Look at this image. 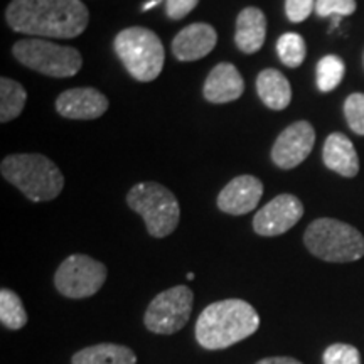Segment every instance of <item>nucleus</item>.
I'll use <instances>...</instances> for the list:
<instances>
[{
  "label": "nucleus",
  "instance_id": "25",
  "mask_svg": "<svg viewBox=\"0 0 364 364\" xmlns=\"http://www.w3.org/2000/svg\"><path fill=\"white\" fill-rule=\"evenodd\" d=\"M324 364H361V354L351 344H332L322 356Z\"/></svg>",
  "mask_w": 364,
  "mask_h": 364
},
{
  "label": "nucleus",
  "instance_id": "9",
  "mask_svg": "<svg viewBox=\"0 0 364 364\" xmlns=\"http://www.w3.org/2000/svg\"><path fill=\"white\" fill-rule=\"evenodd\" d=\"M107 280V267L88 255H71L59 265L54 275L58 292L68 299L91 297Z\"/></svg>",
  "mask_w": 364,
  "mask_h": 364
},
{
  "label": "nucleus",
  "instance_id": "29",
  "mask_svg": "<svg viewBox=\"0 0 364 364\" xmlns=\"http://www.w3.org/2000/svg\"><path fill=\"white\" fill-rule=\"evenodd\" d=\"M255 364H302L297 359L294 358H285V356H277V358H265V359H260L258 363Z\"/></svg>",
  "mask_w": 364,
  "mask_h": 364
},
{
  "label": "nucleus",
  "instance_id": "30",
  "mask_svg": "<svg viewBox=\"0 0 364 364\" xmlns=\"http://www.w3.org/2000/svg\"><path fill=\"white\" fill-rule=\"evenodd\" d=\"M161 2H162V0H150V2L144 4V6H142V11H150V9L156 7V6H159V4H161Z\"/></svg>",
  "mask_w": 364,
  "mask_h": 364
},
{
  "label": "nucleus",
  "instance_id": "18",
  "mask_svg": "<svg viewBox=\"0 0 364 364\" xmlns=\"http://www.w3.org/2000/svg\"><path fill=\"white\" fill-rule=\"evenodd\" d=\"M258 97L270 110H285L292 102V86L279 70H263L257 78Z\"/></svg>",
  "mask_w": 364,
  "mask_h": 364
},
{
  "label": "nucleus",
  "instance_id": "17",
  "mask_svg": "<svg viewBox=\"0 0 364 364\" xmlns=\"http://www.w3.org/2000/svg\"><path fill=\"white\" fill-rule=\"evenodd\" d=\"M267 38V17L258 7H247L236 19L235 43L245 54H255L263 48Z\"/></svg>",
  "mask_w": 364,
  "mask_h": 364
},
{
  "label": "nucleus",
  "instance_id": "27",
  "mask_svg": "<svg viewBox=\"0 0 364 364\" xmlns=\"http://www.w3.org/2000/svg\"><path fill=\"white\" fill-rule=\"evenodd\" d=\"M316 11V0H285V14L290 22L299 24Z\"/></svg>",
  "mask_w": 364,
  "mask_h": 364
},
{
  "label": "nucleus",
  "instance_id": "6",
  "mask_svg": "<svg viewBox=\"0 0 364 364\" xmlns=\"http://www.w3.org/2000/svg\"><path fill=\"white\" fill-rule=\"evenodd\" d=\"M127 204L144 218L154 238H166L176 231L181 220L179 201L159 182H139L127 194Z\"/></svg>",
  "mask_w": 364,
  "mask_h": 364
},
{
  "label": "nucleus",
  "instance_id": "23",
  "mask_svg": "<svg viewBox=\"0 0 364 364\" xmlns=\"http://www.w3.org/2000/svg\"><path fill=\"white\" fill-rule=\"evenodd\" d=\"M277 54L280 61L289 68H299L307 56V46L297 33H285L277 41Z\"/></svg>",
  "mask_w": 364,
  "mask_h": 364
},
{
  "label": "nucleus",
  "instance_id": "20",
  "mask_svg": "<svg viewBox=\"0 0 364 364\" xmlns=\"http://www.w3.org/2000/svg\"><path fill=\"white\" fill-rule=\"evenodd\" d=\"M26 102L27 93L24 86L4 76L0 80V122L7 124L19 117L24 110Z\"/></svg>",
  "mask_w": 364,
  "mask_h": 364
},
{
  "label": "nucleus",
  "instance_id": "10",
  "mask_svg": "<svg viewBox=\"0 0 364 364\" xmlns=\"http://www.w3.org/2000/svg\"><path fill=\"white\" fill-rule=\"evenodd\" d=\"M316 144V130L306 120L295 122L282 132L272 149V161L280 169L289 171L311 156Z\"/></svg>",
  "mask_w": 364,
  "mask_h": 364
},
{
  "label": "nucleus",
  "instance_id": "19",
  "mask_svg": "<svg viewBox=\"0 0 364 364\" xmlns=\"http://www.w3.org/2000/svg\"><path fill=\"white\" fill-rule=\"evenodd\" d=\"M71 364H136V356L127 346L103 343L81 349Z\"/></svg>",
  "mask_w": 364,
  "mask_h": 364
},
{
  "label": "nucleus",
  "instance_id": "14",
  "mask_svg": "<svg viewBox=\"0 0 364 364\" xmlns=\"http://www.w3.org/2000/svg\"><path fill=\"white\" fill-rule=\"evenodd\" d=\"M218 34L213 26L196 22L181 31L172 41V54L182 63L206 58L216 48Z\"/></svg>",
  "mask_w": 364,
  "mask_h": 364
},
{
  "label": "nucleus",
  "instance_id": "12",
  "mask_svg": "<svg viewBox=\"0 0 364 364\" xmlns=\"http://www.w3.org/2000/svg\"><path fill=\"white\" fill-rule=\"evenodd\" d=\"M110 107V102L97 88H71L56 100V112L70 120H95Z\"/></svg>",
  "mask_w": 364,
  "mask_h": 364
},
{
  "label": "nucleus",
  "instance_id": "24",
  "mask_svg": "<svg viewBox=\"0 0 364 364\" xmlns=\"http://www.w3.org/2000/svg\"><path fill=\"white\" fill-rule=\"evenodd\" d=\"M344 115L354 134L364 135V93H353L344 102Z\"/></svg>",
  "mask_w": 364,
  "mask_h": 364
},
{
  "label": "nucleus",
  "instance_id": "7",
  "mask_svg": "<svg viewBox=\"0 0 364 364\" xmlns=\"http://www.w3.org/2000/svg\"><path fill=\"white\" fill-rule=\"evenodd\" d=\"M12 54L22 66L51 78H71L83 66V58L78 49L54 44L48 39L17 41Z\"/></svg>",
  "mask_w": 364,
  "mask_h": 364
},
{
  "label": "nucleus",
  "instance_id": "2",
  "mask_svg": "<svg viewBox=\"0 0 364 364\" xmlns=\"http://www.w3.org/2000/svg\"><path fill=\"white\" fill-rule=\"evenodd\" d=\"M260 327V316L241 299H226L208 306L196 322V339L209 351L226 349L250 338Z\"/></svg>",
  "mask_w": 364,
  "mask_h": 364
},
{
  "label": "nucleus",
  "instance_id": "11",
  "mask_svg": "<svg viewBox=\"0 0 364 364\" xmlns=\"http://www.w3.org/2000/svg\"><path fill=\"white\" fill-rule=\"evenodd\" d=\"M304 216V204L294 194H280L253 218V230L260 236H279L294 228Z\"/></svg>",
  "mask_w": 364,
  "mask_h": 364
},
{
  "label": "nucleus",
  "instance_id": "22",
  "mask_svg": "<svg viewBox=\"0 0 364 364\" xmlns=\"http://www.w3.org/2000/svg\"><path fill=\"white\" fill-rule=\"evenodd\" d=\"M317 88L321 91L336 90L346 75L344 61L336 54L324 56L317 63Z\"/></svg>",
  "mask_w": 364,
  "mask_h": 364
},
{
  "label": "nucleus",
  "instance_id": "8",
  "mask_svg": "<svg viewBox=\"0 0 364 364\" xmlns=\"http://www.w3.org/2000/svg\"><path fill=\"white\" fill-rule=\"evenodd\" d=\"M194 294L189 287L177 285L156 295L145 311L144 322L150 332L169 336L188 324L193 312Z\"/></svg>",
  "mask_w": 364,
  "mask_h": 364
},
{
  "label": "nucleus",
  "instance_id": "4",
  "mask_svg": "<svg viewBox=\"0 0 364 364\" xmlns=\"http://www.w3.org/2000/svg\"><path fill=\"white\" fill-rule=\"evenodd\" d=\"M304 243L314 257L331 263H349L364 257V236L348 223L321 218L304 233Z\"/></svg>",
  "mask_w": 364,
  "mask_h": 364
},
{
  "label": "nucleus",
  "instance_id": "3",
  "mask_svg": "<svg viewBox=\"0 0 364 364\" xmlns=\"http://www.w3.org/2000/svg\"><path fill=\"white\" fill-rule=\"evenodd\" d=\"M0 174L34 203L53 201L65 188L59 167L41 154L7 156L0 164Z\"/></svg>",
  "mask_w": 364,
  "mask_h": 364
},
{
  "label": "nucleus",
  "instance_id": "16",
  "mask_svg": "<svg viewBox=\"0 0 364 364\" xmlns=\"http://www.w3.org/2000/svg\"><path fill=\"white\" fill-rule=\"evenodd\" d=\"M322 161L327 169L343 177H354L359 172V157L351 140L341 132L331 134L322 149Z\"/></svg>",
  "mask_w": 364,
  "mask_h": 364
},
{
  "label": "nucleus",
  "instance_id": "21",
  "mask_svg": "<svg viewBox=\"0 0 364 364\" xmlns=\"http://www.w3.org/2000/svg\"><path fill=\"white\" fill-rule=\"evenodd\" d=\"M0 322L11 331H19L27 324V312L21 297L9 289L0 290Z\"/></svg>",
  "mask_w": 364,
  "mask_h": 364
},
{
  "label": "nucleus",
  "instance_id": "28",
  "mask_svg": "<svg viewBox=\"0 0 364 364\" xmlns=\"http://www.w3.org/2000/svg\"><path fill=\"white\" fill-rule=\"evenodd\" d=\"M199 4V0H166V14L172 21L184 19Z\"/></svg>",
  "mask_w": 364,
  "mask_h": 364
},
{
  "label": "nucleus",
  "instance_id": "26",
  "mask_svg": "<svg viewBox=\"0 0 364 364\" xmlns=\"http://www.w3.org/2000/svg\"><path fill=\"white\" fill-rule=\"evenodd\" d=\"M356 11V0H316L318 17H346Z\"/></svg>",
  "mask_w": 364,
  "mask_h": 364
},
{
  "label": "nucleus",
  "instance_id": "15",
  "mask_svg": "<svg viewBox=\"0 0 364 364\" xmlns=\"http://www.w3.org/2000/svg\"><path fill=\"white\" fill-rule=\"evenodd\" d=\"M245 91V80L231 63H220L213 68L204 81V98L209 103H230L238 100Z\"/></svg>",
  "mask_w": 364,
  "mask_h": 364
},
{
  "label": "nucleus",
  "instance_id": "5",
  "mask_svg": "<svg viewBox=\"0 0 364 364\" xmlns=\"http://www.w3.org/2000/svg\"><path fill=\"white\" fill-rule=\"evenodd\" d=\"M118 59L136 81L149 83L159 78L166 61V49L154 31L129 27L120 31L113 41Z\"/></svg>",
  "mask_w": 364,
  "mask_h": 364
},
{
  "label": "nucleus",
  "instance_id": "1",
  "mask_svg": "<svg viewBox=\"0 0 364 364\" xmlns=\"http://www.w3.org/2000/svg\"><path fill=\"white\" fill-rule=\"evenodd\" d=\"M6 19L16 33L71 39L85 33L90 12L81 0H12Z\"/></svg>",
  "mask_w": 364,
  "mask_h": 364
},
{
  "label": "nucleus",
  "instance_id": "13",
  "mask_svg": "<svg viewBox=\"0 0 364 364\" xmlns=\"http://www.w3.org/2000/svg\"><path fill=\"white\" fill-rule=\"evenodd\" d=\"M263 196V182L255 176H238L228 182L218 196V208L226 215L243 216L258 206Z\"/></svg>",
  "mask_w": 364,
  "mask_h": 364
}]
</instances>
